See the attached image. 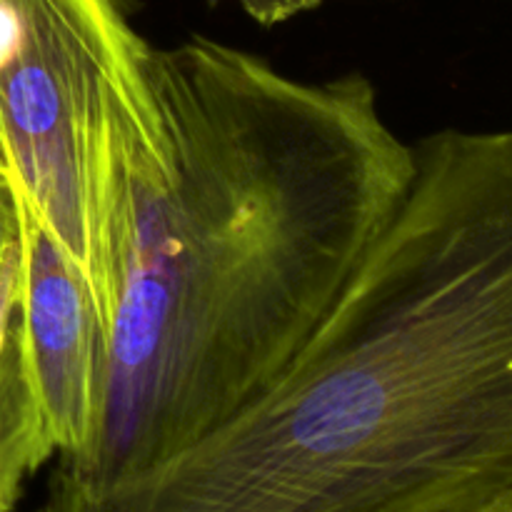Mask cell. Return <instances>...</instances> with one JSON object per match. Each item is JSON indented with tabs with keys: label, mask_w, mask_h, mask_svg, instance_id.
<instances>
[{
	"label": "cell",
	"mask_w": 512,
	"mask_h": 512,
	"mask_svg": "<svg viewBox=\"0 0 512 512\" xmlns=\"http://www.w3.org/2000/svg\"><path fill=\"white\" fill-rule=\"evenodd\" d=\"M170 170L130 223L83 488L140 473L263 393L300 353L413 178L363 73L300 78L190 35L153 48Z\"/></svg>",
	"instance_id": "1"
},
{
	"label": "cell",
	"mask_w": 512,
	"mask_h": 512,
	"mask_svg": "<svg viewBox=\"0 0 512 512\" xmlns=\"http://www.w3.org/2000/svg\"><path fill=\"white\" fill-rule=\"evenodd\" d=\"M20 248L0 270V512L20 500L25 480L53 460L30 400L18 330Z\"/></svg>",
	"instance_id": "4"
},
{
	"label": "cell",
	"mask_w": 512,
	"mask_h": 512,
	"mask_svg": "<svg viewBox=\"0 0 512 512\" xmlns=\"http://www.w3.org/2000/svg\"><path fill=\"white\" fill-rule=\"evenodd\" d=\"M468 512H512V495H508V498H500V500H495V503H488V505H483V508L468 510Z\"/></svg>",
	"instance_id": "7"
},
{
	"label": "cell",
	"mask_w": 512,
	"mask_h": 512,
	"mask_svg": "<svg viewBox=\"0 0 512 512\" xmlns=\"http://www.w3.org/2000/svg\"><path fill=\"white\" fill-rule=\"evenodd\" d=\"M512 495V130L413 140V178L288 368L170 458L33 512H468Z\"/></svg>",
	"instance_id": "2"
},
{
	"label": "cell",
	"mask_w": 512,
	"mask_h": 512,
	"mask_svg": "<svg viewBox=\"0 0 512 512\" xmlns=\"http://www.w3.org/2000/svg\"><path fill=\"white\" fill-rule=\"evenodd\" d=\"M20 248V225L15 215L13 195H10L8 183L0 178V270L8 263L10 255Z\"/></svg>",
	"instance_id": "6"
},
{
	"label": "cell",
	"mask_w": 512,
	"mask_h": 512,
	"mask_svg": "<svg viewBox=\"0 0 512 512\" xmlns=\"http://www.w3.org/2000/svg\"><path fill=\"white\" fill-rule=\"evenodd\" d=\"M153 48L120 0H0V173L20 258L78 278L105 345L130 223L170 168Z\"/></svg>",
	"instance_id": "3"
},
{
	"label": "cell",
	"mask_w": 512,
	"mask_h": 512,
	"mask_svg": "<svg viewBox=\"0 0 512 512\" xmlns=\"http://www.w3.org/2000/svg\"><path fill=\"white\" fill-rule=\"evenodd\" d=\"M235 3L255 23L265 25V28H273V25L288 23V20L298 18V15L310 13L323 0H235Z\"/></svg>",
	"instance_id": "5"
}]
</instances>
